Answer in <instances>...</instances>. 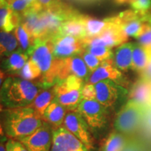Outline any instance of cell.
<instances>
[{
    "mask_svg": "<svg viewBox=\"0 0 151 151\" xmlns=\"http://www.w3.org/2000/svg\"><path fill=\"white\" fill-rule=\"evenodd\" d=\"M111 24L109 18L104 20H97L91 17L86 16L85 24L88 38H93L100 35Z\"/></svg>",
    "mask_w": 151,
    "mask_h": 151,
    "instance_id": "26",
    "label": "cell"
},
{
    "mask_svg": "<svg viewBox=\"0 0 151 151\" xmlns=\"http://www.w3.org/2000/svg\"><path fill=\"white\" fill-rule=\"evenodd\" d=\"M7 151H29L19 141L9 139L6 143Z\"/></svg>",
    "mask_w": 151,
    "mask_h": 151,
    "instance_id": "36",
    "label": "cell"
},
{
    "mask_svg": "<svg viewBox=\"0 0 151 151\" xmlns=\"http://www.w3.org/2000/svg\"><path fill=\"white\" fill-rule=\"evenodd\" d=\"M138 43L143 46L151 48V25L146 29V31L138 38Z\"/></svg>",
    "mask_w": 151,
    "mask_h": 151,
    "instance_id": "34",
    "label": "cell"
},
{
    "mask_svg": "<svg viewBox=\"0 0 151 151\" xmlns=\"http://www.w3.org/2000/svg\"><path fill=\"white\" fill-rule=\"evenodd\" d=\"M122 151H145L143 145L137 140H129Z\"/></svg>",
    "mask_w": 151,
    "mask_h": 151,
    "instance_id": "37",
    "label": "cell"
},
{
    "mask_svg": "<svg viewBox=\"0 0 151 151\" xmlns=\"http://www.w3.org/2000/svg\"><path fill=\"white\" fill-rule=\"evenodd\" d=\"M27 1H28V2H29L30 4L32 5V4H33L35 2L36 0H27Z\"/></svg>",
    "mask_w": 151,
    "mask_h": 151,
    "instance_id": "41",
    "label": "cell"
},
{
    "mask_svg": "<svg viewBox=\"0 0 151 151\" xmlns=\"http://www.w3.org/2000/svg\"><path fill=\"white\" fill-rule=\"evenodd\" d=\"M85 17V15L78 13L67 20L62 24L58 36H71L81 40L84 39L87 37Z\"/></svg>",
    "mask_w": 151,
    "mask_h": 151,
    "instance_id": "17",
    "label": "cell"
},
{
    "mask_svg": "<svg viewBox=\"0 0 151 151\" xmlns=\"http://www.w3.org/2000/svg\"><path fill=\"white\" fill-rule=\"evenodd\" d=\"M84 50L93 55L101 62L104 61L106 60L112 59L113 58V52L111 48L105 46L86 47Z\"/></svg>",
    "mask_w": 151,
    "mask_h": 151,
    "instance_id": "29",
    "label": "cell"
},
{
    "mask_svg": "<svg viewBox=\"0 0 151 151\" xmlns=\"http://www.w3.org/2000/svg\"><path fill=\"white\" fill-rule=\"evenodd\" d=\"M44 90L37 81L9 76L1 88V103L6 109L28 107L40 92Z\"/></svg>",
    "mask_w": 151,
    "mask_h": 151,
    "instance_id": "2",
    "label": "cell"
},
{
    "mask_svg": "<svg viewBox=\"0 0 151 151\" xmlns=\"http://www.w3.org/2000/svg\"><path fill=\"white\" fill-rule=\"evenodd\" d=\"M82 98L83 99H95L96 91L94 85H85L82 90Z\"/></svg>",
    "mask_w": 151,
    "mask_h": 151,
    "instance_id": "35",
    "label": "cell"
},
{
    "mask_svg": "<svg viewBox=\"0 0 151 151\" xmlns=\"http://www.w3.org/2000/svg\"><path fill=\"white\" fill-rule=\"evenodd\" d=\"M134 43L129 42L119 46L116 50L114 64L120 71H126L132 67V58Z\"/></svg>",
    "mask_w": 151,
    "mask_h": 151,
    "instance_id": "20",
    "label": "cell"
},
{
    "mask_svg": "<svg viewBox=\"0 0 151 151\" xmlns=\"http://www.w3.org/2000/svg\"><path fill=\"white\" fill-rule=\"evenodd\" d=\"M63 127L78 139L90 150L94 149V137L87 122L78 111H67Z\"/></svg>",
    "mask_w": 151,
    "mask_h": 151,
    "instance_id": "9",
    "label": "cell"
},
{
    "mask_svg": "<svg viewBox=\"0 0 151 151\" xmlns=\"http://www.w3.org/2000/svg\"><path fill=\"white\" fill-rule=\"evenodd\" d=\"M78 55L82 57V59L86 62V65L88 66L90 72H93V71H95L101 64V62H100L101 61L97 58H96L95 56L90 53V52L86 51L85 50H83Z\"/></svg>",
    "mask_w": 151,
    "mask_h": 151,
    "instance_id": "30",
    "label": "cell"
},
{
    "mask_svg": "<svg viewBox=\"0 0 151 151\" xmlns=\"http://www.w3.org/2000/svg\"><path fill=\"white\" fill-rule=\"evenodd\" d=\"M60 2H62L61 0H36L35 2L32 4L31 6L35 9L36 10L41 11L50 8Z\"/></svg>",
    "mask_w": 151,
    "mask_h": 151,
    "instance_id": "33",
    "label": "cell"
},
{
    "mask_svg": "<svg viewBox=\"0 0 151 151\" xmlns=\"http://www.w3.org/2000/svg\"><path fill=\"white\" fill-rule=\"evenodd\" d=\"M50 41L54 46V56L59 59L78 55L84 50L83 40L71 36H57Z\"/></svg>",
    "mask_w": 151,
    "mask_h": 151,
    "instance_id": "13",
    "label": "cell"
},
{
    "mask_svg": "<svg viewBox=\"0 0 151 151\" xmlns=\"http://www.w3.org/2000/svg\"><path fill=\"white\" fill-rule=\"evenodd\" d=\"M67 111L60 104L55 97L45 111L43 120L52 126L53 129L62 127Z\"/></svg>",
    "mask_w": 151,
    "mask_h": 151,
    "instance_id": "19",
    "label": "cell"
},
{
    "mask_svg": "<svg viewBox=\"0 0 151 151\" xmlns=\"http://www.w3.org/2000/svg\"><path fill=\"white\" fill-rule=\"evenodd\" d=\"M143 77H145V78L151 80V62L149 64L148 67L143 71Z\"/></svg>",
    "mask_w": 151,
    "mask_h": 151,
    "instance_id": "38",
    "label": "cell"
},
{
    "mask_svg": "<svg viewBox=\"0 0 151 151\" xmlns=\"http://www.w3.org/2000/svg\"><path fill=\"white\" fill-rule=\"evenodd\" d=\"M76 111L87 122L94 139H98L106 129L109 111L95 99H83Z\"/></svg>",
    "mask_w": 151,
    "mask_h": 151,
    "instance_id": "4",
    "label": "cell"
},
{
    "mask_svg": "<svg viewBox=\"0 0 151 151\" xmlns=\"http://www.w3.org/2000/svg\"><path fill=\"white\" fill-rule=\"evenodd\" d=\"M128 4L134 11H148L151 7V0H129Z\"/></svg>",
    "mask_w": 151,
    "mask_h": 151,
    "instance_id": "32",
    "label": "cell"
},
{
    "mask_svg": "<svg viewBox=\"0 0 151 151\" xmlns=\"http://www.w3.org/2000/svg\"><path fill=\"white\" fill-rule=\"evenodd\" d=\"M129 100L148 109L151 105V80L143 76L138 80L130 92Z\"/></svg>",
    "mask_w": 151,
    "mask_h": 151,
    "instance_id": "16",
    "label": "cell"
},
{
    "mask_svg": "<svg viewBox=\"0 0 151 151\" xmlns=\"http://www.w3.org/2000/svg\"><path fill=\"white\" fill-rule=\"evenodd\" d=\"M128 141L125 136L115 130L104 138L99 151H122Z\"/></svg>",
    "mask_w": 151,
    "mask_h": 151,
    "instance_id": "22",
    "label": "cell"
},
{
    "mask_svg": "<svg viewBox=\"0 0 151 151\" xmlns=\"http://www.w3.org/2000/svg\"><path fill=\"white\" fill-rule=\"evenodd\" d=\"M53 128L46 122L31 135L20 140L29 151H50L52 144Z\"/></svg>",
    "mask_w": 151,
    "mask_h": 151,
    "instance_id": "11",
    "label": "cell"
},
{
    "mask_svg": "<svg viewBox=\"0 0 151 151\" xmlns=\"http://www.w3.org/2000/svg\"><path fill=\"white\" fill-rule=\"evenodd\" d=\"M0 6V24L1 31L11 32L21 24V16L11 9L7 0H1Z\"/></svg>",
    "mask_w": 151,
    "mask_h": 151,
    "instance_id": "18",
    "label": "cell"
},
{
    "mask_svg": "<svg viewBox=\"0 0 151 151\" xmlns=\"http://www.w3.org/2000/svg\"><path fill=\"white\" fill-rule=\"evenodd\" d=\"M22 79L27 81H33L35 79H40L41 77V71L37 64L30 59L27 62L24 67L18 73Z\"/></svg>",
    "mask_w": 151,
    "mask_h": 151,
    "instance_id": "28",
    "label": "cell"
},
{
    "mask_svg": "<svg viewBox=\"0 0 151 151\" xmlns=\"http://www.w3.org/2000/svg\"><path fill=\"white\" fill-rule=\"evenodd\" d=\"M111 24L100 35L93 38H85L83 39L84 48L86 47L105 46L112 48L113 47L121 46L128 40V37L123 30L113 20V17L109 18Z\"/></svg>",
    "mask_w": 151,
    "mask_h": 151,
    "instance_id": "8",
    "label": "cell"
},
{
    "mask_svg": "<svg viewBox=\"0 0 151 151\" xmlns=\"http://www.w3.org/2000/svg\"><path fill=\"white\" fill-rule=\"evenodd\" d=\"M53 49V43L50 40L37 39L30 55V59L37 64L42 73L38 82L44 90L53 88L58 82L61 59L54 56Z\"/></svg>",
    "mask_w": 151,
    "mask_h": 151,
    "instance_id": "3",
    "label": "cell"
},
{
    "mask_svg": "<svg viewBox=\"0 0 151 151\" xmlns=\"http://www.w3.org/2000/svg\"><path fill=\"white\" fill-rule=\"evenodd\" d=\"M43 123L41 116L29 106L4 110L3 129L9 139L21 140L34 133Z\"/></svg>",
    "mask_w": 151,
    "mask_h": 151,
    "instance_id": "1",
    "label": "cell"
},
{
    "mask_svg": "<svg viewBox=\"0 0 151 151\" xmlns=\"http://www.w3.org/2000/svg\"><path fill=\"white\" fill-rule=\"evenodd\" d=\"M50 151H91L65 127L53 129Z\"/></svg>",
    "mask_w": 151,
    "mask_h": 151,
    "instance_id": "12",
    "label": "cell"
},
{
    "mask_svg": "<svg viewBox=\"0 0 151 151\" xmlns=\"http://www.w3.org/2000/svg\"><path fill=\"white\" fill-rule=\"evenodd\" d=\"M9 5L14 11L17 13H22L31 6L27 0H7Z\"/></svg>",
    "mask_w": 151,
    "mask_h": 151,
    "instance_id": "31",
    "label": "cell"
},
{
    "mask_svg": "<svg viewBox=\"0 0 151 151\" xmlns=\"http://www.w3.org/2000/svg\"><path fill=\"white\" fill-rule=\"evenodd\" d=\"M90 71L86 62L80 55H75L61 59L58 73V82L69 76H75L81 79H88Z\"/></svg>",
    "mask_w": 151,
    "mask_h": 151,
    "instance_id": "14",
    "label": "cell"
},
{
    "mask_svg": "<svg viewBox=\"0 0 151 151\" xmlns=\"http://www.w3.org/2000/svg\"><path fill=\"white\" fill-rule=\"evenodd\" d=\"M15 35L20 44V50L30 56L35 45V38L21 24L15 29Z\"/></svg>",
    "mask_w": 151,
    "mask_h": 151,
    "instance_id": "23",
    "label": "cell"
},
{
    "mask_svg": "<svg viewBox=\"0 0 151 151\" xmlns=\"http://www.w3.org/2000/svg\"><path fill=\"white\" fill-rule=\"evenodd\" d=\"M83 81L75 76H69L55 85V97L67 111H74L82 101Z\"/></svg>",
    "mask_w": 151,
    "mask_h": 151,
    "instance_id": "5",
    "label": "cell"
},
{
    "mask_svg": "<svg viewBox=\"0 0 151 151\" xmlns=\"http://www.w3.org/2000/svg\"><path fill=\"white\" fill-rule=\"evenodd\" d=\"M0 151H7L6 148V143L1 142V146H0Z\"/></svg>",
    "mask_w": 151,
    "mask_h": 151,
    "instance_id": "40",
    "label": "cell"
},
{
    "mask_svg": "<svg viewBox=\"0 0 151 151\" xmlns=\"http://www.w3.org/2000/svg\"><path fill=\"white\" fill-rule=\"evenodd\" d=\"M73 1H76V2L81 3V4H90V3L96 2V1H99V0H73Z\"/></svg>",
    "mask_w": 151,
    "mask_h": 151,
    "instance_id": "39",
    "label": "cell"
},
{
    "mask_svg": "<svg viewBox=\"0 0 151 151\" xmlns=\"http://www.w3.org/2000/svg\"><path fill=\"white\" fill-rule=\"evenodd\" d=\"M27 55L18 50L9 56L4 62V68L9 72L18 73L27 63Z\"/></svg>",
    "mask_w": 151,
    "mask_h": 151,
    "instance_id": "25",
    "label": "cell"
},
{
    "mask_svg": "<svg viewBox=\"0 0 151 151\" xmlns=\"http://www.w3.org/2000/svg\"><path fill=\"white\" fill-rule=\"evenodd\" d=\"M55 98V93L53 88L52 89L43 90L34 100V101L29 107L37 111L42 118L45 111L50 104Z\"/></svg>",
    "mask_w": 151,
    "mask_h": 151,
    "instance_id": "24",
    "label": "cell"
},
{
    "mask_svg": "<svg viewBox=\"0 0 151 151\" xmlns=\"http://www.w3.org/2000/svg\"><path fill=\"white\" fill-rule=\"evenodd\" d=\"M146 110L129 100L117 115L114 121L115 130L124 135L134 133L142 122Z\"/></svg>",
    "mask_w": 151,
    "mask_h": 151,
    "instance_id": "7",
    "label": "cell"
},
{
    "mask_svg": "<svg viewBox=\"0 0 151 151\" xmlns=\"http://www.w3.org/2000/svg\"><path fill=\"white\" fill-rule=\"evenodd\" d=\"M1 55L9 57L16 51L18 48V40L16 35L11 32L1 31L0 34Z\"/></svg>",
    "mask_w": 151,
    "mask_h": 151,
    "instance_id": "27",
    "label": "cell"
},
{
    "mask_svg": "<svg viewBox=\"0 0 151 151\" xmlns=\"http://www.w3.org/2000/svg\"><path fill=\"white\" fill-rule=\"evenodd\" d=\"M113 18L128 37L136 39L151 25V14L148 11L127 10Z\"/></svg>",
    "mask_w": 151,
    "mask_h": 151,
    "instance_id": "6",
    "label": "cell"
},
{
    "mask_svg": "<svg viewBox=\"0 0 151 151\" xmlns=\"http://www.w3.org/2000/svg\"><path fill=\"white\" fill-rule=\"evenodd\" d=\"M122 78V73L117 69L112 59L106 60L101 62L99 67L93 71L87 79V84L95 85L100 81L106 80L115 81L118 84V81Z\"/></svg>",
    "mask_w": 151,
    "mask_h": 151,
    "instance_id": "15",
    "label": "cell"
},
{
    "mask_svg": "<svg viewBox=\"0 0 151 151\" xmlns=\"http://www.w3.org/2000/svg\"><path fill=\"white\" fill-rule=\"evenodd\" d=\"M96 98L98 102L110 111L118 104V101L126 94L122 87L112 80H104L94 85Z\"/></svg>",
    "mask_w": 151,
    "mask_h": 151,
    "instance_id": "10",
    "label": "cell"
},
{
    "mask_svg": "<svg viewBox=\"0 0 151 151\" xmlns=\"http://www.w3.org/2000/svg\"><path fill=\"white\" fill-rule=\"evenodd\" d=\"M151 62V48L134 43L132 58V69L143 71L148 67Z\"/></svg>",
    "mask_w": 151,
    "mask_h": 151,
    "instance_id": "21",
    "label": "cell"
}]
</instances>
